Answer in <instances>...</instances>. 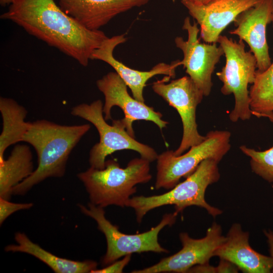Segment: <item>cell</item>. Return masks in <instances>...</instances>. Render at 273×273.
<instances>
[{
	"mask_svg": "<svg viewBox=\"0 0 273 273\" xmlns=\"http://www.w3.org/2000/svg\"><path fill=\"white\" fill-rule=\"evenodd\" d=\"M1 18L87 66L93 52L108 37L90 30L67 14L56 0H15Z\"/></svg>",
	"mask_w": 273,
	"mask_h": 273,
	"instance_id": "obj_1",
	"label": "cell"
},
{
	"mask_svg": "<svg viewBox=\"0 0 273 273\" xmlns=\"http://www.w3.org/2000/svg\"><path fill=\"white\" fill-rule=\"evenodd\" d=\"M90 128L88 124L65 125L44 119L28 122L22 142L34 148L38 165L29 176L13 188L12 194L24 195L47 178L62 177L71 152Z\"/></svg>",
	"mask_w": 273,
	"mask_h": 273,
	"instance_id": "obj_2",
	"label": "cell"
},
{
	"mask_svg": "<svg viewBox=\"0 0 273 273\" xmlns=\"http://www.w3.org/2000/svg\"><path fill=\"white\" fill-rule=\"evenodd\" d=\"M150 162L142 157L131 160L125 168L114 159L106 161L104 169L90 167L77 174L89 195L91 203L102 208L110 205L126 207L136 186L152 178Z\"/></svg>",
	"mask_w": 273,
	"mask_h": 273,
	"instance_id": "obj_3",
	"label": "cell"
},
{
	"mask_svg": "<svg viewBox=\"0 0 273 273\" xmlns=\"http://www.w3.org/2000/svg\"><path fill=\"white\" fill-rule=\"evenodd\" d=\"M218 163L213 159H206L184 181L178 183L171 190L159 195L133 197L126 207L133 209L138 223L141 222L150 210L167 205L174 206V212L177 215L192 206L205 209L213 217L221 215L222 210L208 204L205 197L208 187L220 178Z\"/></svg>",
	"mask_w": 273,
	"mask_h": 273,
	"instance_id": "obj_4",
	"label": "cell"
},
{
	"mask_svg": "<svg viewBox=\"0 0 273 273\" xmlns=\"http://www.w3.org/2000/svg\"><path fill=\"white\" fill-rule=\"evenodd\" d=\"M217 42L225 57V65L216 73L223 83L220 91L225 96L233 94L235 98V106L229 118L233 122L249 120L252 114L248 87L255 79L256 59L250 51L245 50L244 42L241 39L237 41L220 35Z\"/></svg>",
	"mask_w": 273,
	"mask_h": 273,
	"instance_id": "obj_5",
	"label": "cell"
},
{
	"mask_svg": "<svg viewBox=\"0 0 273 273\" xmlns=\"http://www.w3.org/2000/svg\"><path fill=\"white\" fill-rule=\"evenodd\" d=\"M103 104L97 100L88 104L82 103L72 108L71 114L92 123L97 128L100 136L89 152L90 167L102 169L105 166L106 157L114 152L123 150L137 152L141 157L150 162L157 160L158 154L148 145L134 139L127 131L121 119L114 120L112 125L107 123L103 115Z\"/></svg>",
	"mask_w": 273,
	"mask_h": 273,
	"instance_id": "obj_6",
	"label": "cell"
},
{
	"mask_svg": "<svg viewBox=\"0 0 273 273\" xmlns=\"http://www.w3.org/2000/svg\"><path fill=\"white\" fill-rule=\"evenodd\" d=\"M231 137L229 131L212 130L203 141L191 147L185 153L176 156L173 151L168 150L158 155L155 188L172 189L181 177L190 175L206 159L219 162L231 149Z\"/></svg>",
	"mask_w": 273,
	"mask_h": 273,
	"instance_id": "obj_7",
	"label": "cell"
},
{
	"mask_svg": "<svg viewBox=\"0 0 273 273\" xmlns=\"http://www.w3.org/2000/svg\"><path fill=\"white\" fill-rule=\"evenodd\" d=\"M81 211L97 223L98 228L105 235L107 250L102 259L103 265H108L120 258L133 253L146 252L168 253L158 242V235L166 226H172L176 221L177 214L174 212L164 214L160 222L155 227L144 233L133 235L121 233L118 227L113 225L105 217L104 208L91 203L86 207L79 204Z\"/></svg>",
	"mask_w": 273,
	"mask_h": 273,
	"instance_id": "obj_8",
	"label": "cell"
},
{
	"mask_svg": "<svg viewBox=\"0 0 273 273\" xmlns=\"http://www.w3.org/2000/svg\"><path fill=\"white\" fill-rule=\"evenodd\" d=\"M170 78L165 75L162 79L154 82L152 88L173 107L180 117L183 136L179 147L173 151L175 155L178 156L205 138L198 130L196 118L197 107L204 96L189 76H185L168 82Z\"/></svg>",
	"mask_w": 273,
	"mask_h": 273,
	"instance_id": "obj_9",
	"label": "cell"
},
{
	"mask_svg": "<svg viewBox=\"0 0 273 273\" xmlns=\"http://www.w3.org/2000/svg\"><path fill=\"white\" fill-rule=\"evenodd\" d=\"M198 25L195 21L192 24L190 18L186 17L183 29L187 31L188 39L185 40L183 37L177 36L174 42L183 53V59L179 61V66L183 65L189 76L207 97L210 95L213 85L212 75L224 52L217 43L200 41Z\"/></svg>",
	"mask_w": 273,
	"mask_h": 273,
	"instance_id": "obj_10",
	"label": "cell"
},
{
	"mask_svg": "<svg viewBox=\"0 0 273 273\" xmlns=\"http://www.w3.org/2000/svg\"><path fill=\"white\" fill-rule=\"evenodd\" d=\"M182 245L177 253L162 259L152 266L133 270V273L188 272L193 266L209 263L215 251L225 241L221 225L216 222L207 229L205 237L191 238L187 233L179 235Z\"/></svg>",
	"mask_w": 273,
	"mask_h": 273,
	"instance_id": "obj_11",
	"label": "cell"
},
{
	"mask_svg": "<svg viewBox=\"0 0 273 273\" xmlns=\"http://www.w3.org/2000/svg\"><path fill=\"white\" fill-rule=\"evenodd\" d=\"M97 86L105 97L103 112L105 119H112L111 109L114 106L121 108L124 117L121 119L128 133L134 137L132 127L133 121L146 120L154 122L162 130L165 128L168 122L163 120L162 114L155 111L149 107L135 99L129 95L127 86L122 78L115 72H110L98 79Z\"/></svg>",
	"mask_w": 273,
	"mask_h": 273,
	"instance_id": "obj_12",
	"label": "cell"
},
{
	"mask_svg": "<svg viewBox=\"0 0 273 273\" xmlns=\"http://www.w3.org/2000/svg\"><path fill=\"white\" fill-rule=\"evenodd\" d=\"M273 0H259L254 6L241 13L234 21L236 28L229 31L246 42L257 60L259 71L271 64L266 38V28L271 22Z\"/></svg>",
	"mask_w": 273,
	"mask_h": 273,
	"instance_id": "obj_13",
	"label": "cell"
},
{
	"mask_svg": "<svg viewBox=\"0 0 273 273\" xmlns=\"http://www.w3.org/2000/svg\"><path fill=\"white\" fill-rule=\"evenodd\" d=\"M259 0H212L207 4L180 0L200 27V37L206 43H217L221 32L237 17Z\"/></svg>",
	"mask_w": 273,
	"mask_h": 273,
	"instance_id": "obj_14",
	"label": "cell"
},
{
	"mask_svg": "<svg viewBox=\"0 0 273 273\" xmlns=\"http://www.w3.org/2000/svg\"><path fill=\"white\" fill-rule=\"evenodd\" d=\"M126 40L124 34L108 37L93 52L90 59L101 60L109 64L129 88L132 97L139 101L145 102L143 91L147 82L157 75L162 74L174 78L175 69L179 66V60L172 62L170 64L159 63L149 71L133 69L119 61L113 55L116 47L124 43Z\"/></svg>",
	"mask_w": 273,
	"mask_h": 273,
	"instance_id": "obj_15",
	"label": "cell"
},
{
	"mask_svg": "<svg viewBox=\"0 0 273 273\" xmlns=\"http://www.w3.org/2000/svg\"><path fill=\"white\" fill-rule=\"evenodd\" d=\"M150 1L56 0L64 12L90 30H99L119 14Z\"/></svg>",
	"mask_w": 273,
	"mask_h": 273,
	"instance_id": "obj_16",
	"label": "cell"
},
{
	"mask_svg": "<svg viewBox=\"0 0 273 273\" xmlns=\"http://www.w3.org/2000/svg\"><path fill=\"white\" fill-rule=\"evenodd\" d=\"M225 241L215 251L214 256L227 260L244 273H270L272 262L270 256L254 250L249 243V234L239 223L229 229Z\"/></svg>",
	"mask_w": 273,
	"mask_h": 273,
	"instance_id": "obj_17",
	"label": "cell"
},
{
	"mask_svg": "<svg viewBox=\"0 0 273 273\" xmlns=\"http://www.w3.org/2000/svg\"><path fill=\"white\" fill-rule=\"evenodd\" d=\"M15 240L18 244L7 246L6 251L21 252L31 255L46 264L55 272L85 273L97 269V263L95 261H79L59 257L32 242L24 233H16Z\"/></svg>",
	"mask_w": 273,
	"mask_h": 273,
	"instance_id": "obj_18",
	"label": "cell"
},
{
	"mask_svg": "<svg viewBox=\"0 0 273 273\" xmlns=\"http://www.w3.org/2000/svg\"><path fill=\"white\" fill-rule=\"evenodd\" d=\"M32 154L27 145L17 144L0 163V197L9 200L13 188L34 171Z\"/></svg>",
	"mask_w": 273,
	"mask_h": 273,
	"instance_id": "obj_19",
	"label": "cell"
},
{
	"mask_svg": "<svg viewBox=\"0 0 273 273\" xmlns=\"http://www.w3.org/2000/svg\"><path fill=\"white\" fill-rule=\"evenodd\" d=\"M0 111L3 119V128L0 135V163L4 154L11 145L22 142L28 125L25 121L27 111L12 99L1 97Z\"/></svg>",
	"mask_w": 273,
	"mask_h": 273,
	"instance_id": "obj_20",
	"label": "cell"
},
{
	"mask_svg": "<svg viewBox=\"0 0 273 273\" xmlns=\"http://www.w3.org/2000/svg\"><path fill=\"white\" fill-rule=\"evenodd\" d=\"M249 91L252 115L264 117L273 113V62L263 71L256 70Z\"/></svg>",
	"mask_w": 273,
	"mask_h": 273,
	"instance_id": "obj_21",
	"label": "cell"
},
{
	"mask_svg": "<svg viewBox=\"0 0 273 273\" xmlns=\"http://www.w3.org/2000/svg\"><path fill=\"white\" fill-rule=\"evenodd\" d=\"M264 117L268 118L273 122V113ZM240 149L250 158L252 171L267 182L273 183V146L262 151H257L245 145L241 146Z\"/></svg>",
	"mask_w": 273,
	"mask_h": 273,
	"instance_id": "obj_22",
	"label": "cell"
},
{
	"mask_svg": "<svg viewBox=\"0 0 273 273\" xmlns=\"http://www.w3.org/2000/svg\"><path fill=\"white\" fill-rule=\"evenodd\" d=\"M33 206V203H15L9 200L0 197V223L1 225L6 219L13 213L21 210L28 209Z\"/></svg>",
	"mask_w": 273,
	"mask_h": 273,
	"instance_id": "obj_23",
	"label": "cell"
},
{
	"mask_svg": "<svg viewBox=\"0 0 273 273\" xmlns=\"http://www.w3.org/2000/svg\"><path fill=\"white\" fill-rule=\"evenodd\" d=\"M131 254H128L120 259L107 265L101 269H95L92 270V273H107L116 272L121 273L123 272L124 268L128 264L131 259Z\"/></svg>",
	"mask_w": 273,
	"mask_h": 273,
	"instance_id": "obj_24",
	"label": "cell"
},
{
	"mask_svg": "<svg viewBox=\"0 0 273 273\" xmlns=\"http://www.w3.org/2000/svg\"><path fill=\"white\" fill-rule=\"evenodd\" d=\"M216 273L238 272L239 268L231 262L223 259H220L219 263L216 266Z\"/></svg>",
	"mask_w": 273,
	"mask_h": 273,
	"instance_id": "obj_25",
	"label": "cell"
},
{
	"mask_svg": "<svg viewBox=\"0 0 273 273\" xmlns=\"http://www.w3.org/2000/svg\"><path fill=\"white\" fill-rule=\"evenodd\" d=\"M188 272L216 273V266L209 263L198 264L193 266Z\"/></svg>",
	"mask_w": 273,
	"mask_h": 273,
	"instance_id": "obj_26",
	"label": "cell"
},
{
	"mask_svg": "<svg viewBox=\"0 0 273 273\" xmlns=\"http://www.w3.org/2000/svg\"><path fill=\"white\" fill-rule=\"evenodd\" d=\"M263 233L267 239V242L269 247L270 257L272 262V269L271 272L273 273V231L270 230H264Z\"/></svg>",
	"mask_w": 273,
	"mask_h": 273,
	"instance_id": "obj_27",
	"label": "cell"
},
{
	"mask_svg": "<svg viewBox=\"0 0 273 273\" xmlns=\"http://www.w3.org/2000/svg\"><path fill=\"white\" fill-rule=\"evenodd\" d=\"M15 0H0V4L2 6L11 5Z\"/></svg>",
	"mask_w": 273,
	"mask_h": 273,
	"instance_id": "obj_28",
	"label": "cell"
},
{
	"mask_svg": "<svg viewBox=\"0 0 273 273\" xmlns=\"http://www.w3.org/2000/svg\"><path fill=\"white\" fill-rule=\"evenodd\" d=\"M192 1L199 4H207L212 0H192Z\"/></svg>",
	"mask_w": 273,
	"mask_h": 273,
	"instance_id": "obj_29",
	"label": "cell"
},
{
	"mask_svg": "<svg viewBox=\"0 0 273 273\" xmlns=\"http://www.w3.org/2000/svg\"><path fill=\"white\" fill-rule=\"evenodd\" d=\"M271 23L272 24V27H273V4H272V15H271Z\"/></svg>",
	"mask_w": 273,
	"mask_h": 273,
	"instance_id": "obj_30",
	"label": "cell"
}]
</instances>
